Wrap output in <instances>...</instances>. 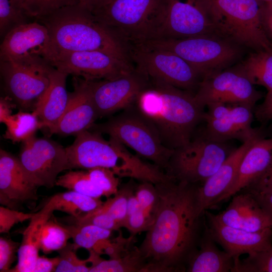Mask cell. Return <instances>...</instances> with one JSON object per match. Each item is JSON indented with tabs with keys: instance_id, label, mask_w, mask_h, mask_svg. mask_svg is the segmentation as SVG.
Listing matches in <instances>:
<instances>
[{
	"instance_id": "cell-53",
	"label": "cell",
	"mask_w": 272,
	"mask_h": 272,
	"mask_svg": "<svg viewBox=\"0 0 272 272\" xmlns=\"http://www.w3.org/2000/svg\"><path fill=\"white\" fill-rule=\"evenodd\" d=\"M261 3H267L272 2V0H257Z\"/></svg>"
},
{
	"instance_id": "cell-50",
	"label": "cell",
	"mask_w": 272,
	"mask_h": 272,
	"mask_svg": "<svg viewBox=\"0 0 272 272\" xmlns=\"http://www.w3.org/2000/svg\"><path fill=\"white\" fill-rule=\"evenodd\" d=\"M251 193L254 194L272 222V192L267 193Z\"/></svg>"
},
{
	"instance_id": "cell-41",
	"label": "cell",
	"mask_w": 272,
	"mask_h": 272,
	"mask_svg": "<svg viewBox=\"0 0 272 272\" xmlns=\"http://www.w3.org/2000/svg\"><path fill=\"white\" fill-rule=\"evenodd\" d=\"M135 194L141 209L152 225L159 202V194L155 184L149 181H141L136 186Z\"/></svg>"
},
{
	"instance_id": "cell-31",
	"label": "cell",
	"mask_w": 272,
	"mask_h": 272,
	"mask_svg": "<svg viewBox=\"0 0 272 272\" xmlns=\"http://www.w3.org/2000/svg\"><path fill=\"white\" fill-rule=\"evenodd\" d=\"M5 124L6 130L3 137L14 144L27 140L35 136L38 129L43 128L41 121L34 112L20 110L12 114Z\"/></svg>"
},
{
	"instance_id": "cell-23",
	"label": "cell",
	"mask_w": 272,
	"mask_h": 272,
	"mask_svg": "<svg viewBox=\"0 0 272 272\" xmlns=\"http://www.w3.org/2000/svg\"><path fill=\"white\" fill-rule=\"evenodd\" d=\"M214 215L224 225L247 231L272 228L270 218L254 194L247 190H241L233 195L226 209Z\"/></svg>"
},
{
	"instance_id": "cell-35",
	"label": "cell",
	"mask_w": 272,
	"mask_h": 272,
	"mask_svg": "<svg viewBox=\"0 0 272 272\" xmlns=\"http://www.w3.org/2000/svg\"><path fill=\"white\" fill-rule=\"evenodd\" d=\"M32 19L39 20L64 7L76 5L78 0H14Z\"/></svg>"
},
{
	"instance_id": "cell-12",
	"label": "cell",
	"mask_w": 272,
	"mask_h": 272,
	"mask_svg": "<svg viewBox=\"0 0 272 272\" xmlns=\"http://www.w3.org/2000/svg\"><path fill=\"white\" fill-rule=\"evenodd\" d=\"M206 35H220L209 0H164L162 26L156 38Z\"/></svg>"
},
{
	"instance_id": "cell-43",
	"label": "cell",
	"mask_w": 272,
	"mask_h": 272,
	"mask_svg": "<svg viewBox=\"0 0 272 272\" xmlns=\"http://www.w3.org/2000/svg\"><path fill=\"white\" fill-rule=\"evenodd\" d=\"M21 243L11 238L0 237V271L9 272L17 258Z\"/></svg>"
},
{
	"instance_id": "cell-11",
	"label": "cell",
	"mask_w": 272,
	"mask_h": 272,
	"mask_svg": "<svg viewBox=\"0 0 272 272\" xmlns=\"http://www.w3.org/2000/svg\"><path fill=\"white\" fill-rule=\"evenodd\" d=\"M134 67L149 79L194 94L202 79L199 72L176 54L167 50L128 45Z\"/></svg>"
},
{
	"instance_id": "cell-15",
	"label": "cell",
	"mask_w": 272,
	"mask_h": 272,
	"mask_svg": "<svg viewBox=\"0 0 272 272\" xmlns=\"http://www.w3.org/2000/svg\"><path fill=\"white\" fill-rule=\"evenodd\" d=\"M194 97L204 107L210 104L223 103L244 104L253 108L262 93L232 66L204 77Z\"/></svg>"
},
{
	"instance_id": "cell-1",
	"label": "cell",
	"mask_w": 272,
	"mask_h": 272,
	"mask_svg": "<svg viewBox=\"0 0 272 272\" xmlns=\"http://www.w3.org/2000/svg\"><path fill=\"white\" fill-rule=\"evenodd\" d=\"M159 202L139 247L146 272L186 271L197 249L204 225L198 212L199 185L173 178L155 184Z\"/></svg>"
},
{
	"instance_id": "cell-7",
	"label": "cell",
	"mask_w": 272,
	"mask_h": 272,
	"mask_svg": "<svg viewBox=\"0 0 272 272\" xmlns=\"http://www.w3.org/2000/svg\"><path fill=\"white\" fill-rule=\"evenodd\" d=\"M89 130L108 134L165 172L174 152L164 146L155 129L134 104L103 123H95Z\"/></svg>"
},
{
	"instance_id": "cell-13",
	"label": "cell",
	"mask_w": 272,
	"mask_h": 272,
	"mask_svg": "<svg viewBox=\"0 0 272 272\" xmlns=\"http://www.w3.org/2000/svg\"><path fill=\"white\" fill-rule=\"evenodd\" d=\"M48 60L58 71L87 81L112 80L134 69L132 63L101 51L58 53L50 56Z\"/></svg>"
},
{
	"instance_id": "cell-21",
	"label": "cell",
	"mask_w": 272,
	"mask_h": 272,
	"mask_svg": "<svg viewBox=\"0 0 272 272\" xmlns=\"http://www.w3.org/2000/svg\"><path fill=\"white\" fill-rule=\"evenodd\" d=\"M204 216L214 239L234 259L240 258L243 254L265 250L272 244V228L247 231L220 223L208 210L205 212Z\"/></svg>"
},
{
	"instance_id": "cell-47",
	"label": "cell",
	"mask_w": 272,
	"mask_h": 272,
	"mask_svg": "<svg viewBox=\"0 0 272 272\" xmlns=\"http://www.w3.org/2000/svg\"><path fill=\"white\" fill-rule=\"evenodd\" d=\"M59 261V255L52 258L39 255L36 261L33 272L55 271Z\"/></svg>"
},
{
	"instance_id": "cell-44",
	"label": "cell",
	"mask_w": 272,
	"mask_h": 272,
	"mask_svg": "<svg viewBox=\"0 0 272 272\" xmlns=\"http://www.w3.org/2000/svg\"><path fill=\"white\" fill-rule=\"evenodd\" d=\"M151 222L144 211L141 209L130 215L127 216L122 224L131 234L135 236L142 231H147Z\"/></svg>"
},
{
	"instance_id": "cell-24",
	"label": "cell",
	"mask_w": 272,
	"mask_h": 272,
	"mask_svg": "<svg viewBox=\"0 0 272 272\" xmlns=\"http://www.w3.org/2000/svg\"><path fill=\"white\" fill-rule=\"evenodd\" d=\"M271 163L272 137L257 139L243 156L232 184L217 200L215 206L252 184L266 171Z\"/></svg>"
},
{
	"instance_id": "cell-34",
	"label": "cell",
	"mask_w": 272,
	"mask_h": 272,
	"mask_svg": "<svg viewBox=\"0 0 272 272\" xmlns=\"http://www.w3.org/2000/svg\"><path fill=\"white\" fill-rule=\"evenodd\" d=\"M56 185L94 198L104 196L102 191L91 181L86 170H71L58 177Z\"/></svg>"
},
{
	"instance_id": "cell-30",
	"label": "cell",
	"mask_w": 272,
	"mask_h": 272,
	"mask_svg": "<svg viewBox=\"0 0 272 272\" xmlns=\"http://www.w3.org/2000/svg\"><path fill=\"white\" fill-rule=\"evenodd\" d=\"M88 251L89 272H146V263L138 247H133L120 257L108 259L93 250Z\"/></svg>"
},
{
	"instance_id": "cell-6",
	"label": "cell",
	"mask_w": 272,
	"mask_h": 272,
	"mask_svg": "<svg viewBox=\"0 0 272 272\" xmlns=\"http://www.w3.org/2000/svg\"><path fill=\"white\" fill-rule=\"evenodd\" d=\"M135 45L173 52L195 67L202 79L231 66L241 57L245 48L217 35L159 38Z\"/></svg>"
},
{
	"instance_id": "cell-18",
	"label": "cell",
	"mask_w": 272,
	"mask_h": 272,
	"mask_svg": "<svg viewBox=\"0 0 272 272\" xmlns=\"http://www.w3.org/2000/svg\"><path fill=\"white\" fill-rule=\"evenodd\" d=\"M49 54V37L47 27L37 20L19 25L3 38L1 61H24Z\"/></svg>"
},
{
	"instance_id": "cell-22",
	"label": "cell",
	"mask_w": 272,
	"mask_h": 272,
	"mask_svg": "<svg viewBox=\"0 0 272 272\" xmlns=\"http://www.w3.org/2000/svg\"><path fill=\"white\" fill-rule=\"evenodd\" d=\"M262 137H264L263 133L243 143L231 153L212 175L199 186L197 203L200 215H204L206 211L213 208L217 200L230 187L245 154L255 141Z\"/></svg>"
},
{
	"instance_id": "cell-16",
	"label": "cell",
	"mask_w": 272,
	"mask_h": 272,
	"mask_svg": "<svg viewBox=\"0 0 272 272\" xmlns=\"http://www.w3.org/2000/svg\"><path fill=\"white\" fill-rule=\"evenodd\" d=\"M203 120L206 125L201 134L219 142L236 139L244 143L263 133L251 126L253 108L244 104L213 103L208 105Z\"/></svg>"
},
{
	"instance_id": "cell-52",
	"label": "cell",
	"mask_w": 272,
	"mask_h": 272,
	"mask_svg": "<svg viewBox=\"0 0 272 272\" xmlns=\"http://www.w3.org/2000/svg\"><path fill=\"white\" fill-rule=\"evenodd\" d=\"M105 0H78V5L89 11L102 4Z\"/></svg>"
},
{
	"instance_id": "cell-2",
	"label": "cell",
	"mask_w": 272,
	"mask_h": 272,
	"mask_svg": "<svg viewBox=\"0 0 272 272\" xmlns=\"http://www.w3.org/2000/svg\"><path fill=\"white\" fill-rule=\"evenodd\" d=\"M134 105L173 151L191 141L205 112L194 94L151 79Z\"/></svg>"
},
{
	"instance_id": "cell-42",
	"label": "cell",
	"mask_w": 272,
	"mask_h": 272,
	"mask_svg": "<svg viewBox=\"0 0 272 272\" xmlns=\"http://www.w3.org/2000/svg\"><path fill=\"white\" fill-rule=\"evenodd\" d=\"M34 213H25L6 207H0V233L9 234L17 224L30 220Z\"/></svg>"
},
{
	"instance_id": "cell-38",
	"label": "cell",
	"mask_w": 272,
	"mask_h": 272,
	"mask_svg": "<svg viewBox=\"0 0 272 272\" xmlns=\"http://www.w3.org/2000/svg\"><path fill=\"white\" fill-rule=\"evenodd\" d=\"M231 272H272V244L266 249L234 259Z\"/></svg>"
},
{
	"instance_id": "cell-45",
	"label": "cell",
	"mask_w": 272,
	"mask_h": 272,
	"mask_svg": "<svg viewBox=\"0 0 272 272\" xmlns=\"http://www.w3.org/2000/svg\"><path fill=\"white\" fill-rule=\"evenodd\" d=\"M243 190L257 193L272 192V163L259 178Z\"/></svg>"
},
{
	"instance_id": "cell-39",
	"label": "cell",
	"mask_w": 272,
	"mask_h": 272,
	"mask_svg": "<svg viewBox=\"0 0 272 272\" xmlns=\"http://www.w3.org/2000/svg\"><path fill=\"white\" fill-rule=\"evenodd\" d=\"M93 183L108 198L116 194L119 188V177L110 168L98 167L86 170Z\"/></svg>"
},
{
	"instance_id": "cell-26",
	"label": "cell",
	"mask_w": 272,
	"mask_h": 272,
	"mask_svg": "<svg viewBox=\"0 0 272 272\" xmlns=\"http://www.w3.org/2000/svg\"><path fill=\"white\" fill-rule=\"evenodd\" d=\"M207 225H204L197 249L189 260L187 272H231L234 259L228 252L217 246Z\"/></svg>"
},
{
	"instance_id": "cell-3",
	"label": "cell",
	"mask_w": 272,
	"mask_h": 272,
	"mask_svg": "<svg viewBox=\"0 0 272 272\" xmlns=\"http://www.w3.org/2000/svg\"><path fill=\"white\" fill-rule=\"evenodd\" d=\"M36 20L43 23L48 31L47 59L58 53L101 51L132 63L127 46L98 22L89 11L78 4L64 7Z\"/></svg>"
},
{
	"instance_id": "cell-36",
	"label": "cell",
	"mask_w": 272,
	"mask_h": 272,
	"mask_svg": "<svg viewBox=\"0 0 272 272\" xmlns=\"http://www.w3.org/2000/svg\"><path fill=\"white\" fill-rule=\"evenodd\" d=\"M132 181L121 186L117 192L107 198L98 209L110 215L122 227V224L127 216V203L128 196L135 188Z\"/></svg>"
},
{
	"instance_id": "cell-4",
	"label": "cell",
	"mask_w": 272,
	"mask_h": 272,
	"mask_svg": "<svg viewBox=\"0 0 272 272\" xmlns=\"http://www.w3.org/2000/svg\"><path fill=\"white\" fill-rule=\"evenodd\" d=\"M76 136L73 143L65 148L69 170L102 167L111 169L119 178L150 182L158 178L156 166L131 153L120 143L110 138L107 141L101 133L91 130Z\"/></svg>"
},
{
	"instance_id": "cell-25",
	"label": "cell",
	"mask_w": 272,
	"mask_h": 272,
	"mask_svg": "<svg viewBox=\"0 0 272 272\" xmlns=\"http://www.w3.org/2000/svg\"><path fill=\"white\" fill-rule=\"evenodd\" d=\"M68 75L52 68L50 84L46 92L33 112L48 130L54 127L63 114L67 105L69 93L66 88Z\"/></svg>"
},
{
	"instance_id": "cell-40",
	"label": "cell",
	"mask_w": 272,
	"mask_h": 272,
	"mask_svg": "<svg viewBox=\"0 0 272 272\" xmlns=\"http://www.w3.org/2000/svg\"><path fill=\"white\" fill-rule=\"evenodd\" d=\"M78 249L74 243L68 242L65 247L57 251L60 261L55 272L89 271L88 259H80L76 254Z\"/></svg>"
},
{
	"instance_id": "cell-51",
	"label": "cell",
	"mask_w": 272,
	"mask_h": 272,
	"mask_svg": "<svg viewBox=\"0 0 272 272\" xmlns=\"http://www.w3.org/2000/svg\"><path fill=\"white\" fill-rule=\"evenodd\" d=\"M135 188L131 191L128 197L127 216L130 215L141 209L140 203L135 194Z\"/></svg>"
},
{
	"instance_id": "cell-9",
	"label": "cell",
	"mask_w": 272,
	"mask_h": 272,
	"mask_svg": "<svg viewBox=\"0 0 272 272\" xmlns=\"http://www.w3.org/2000/svg\"><path fill=\"white\" fill-rule=\"evenodd\" d=\"M234 150L226 142L214 141L201 134L174 150L165 173L176 180L200 185Z\"/></svg>"
},
{
	"instance_id": "cell-37",
	"label": "cell",
	"mask_w": 272,
	"mask_h": 272,
	"mask_svg": "<svg viewBox=\"0 0 272 272\" xmlns=\"http://www.w3.org/2000/svg\"><path fill=\"white\" fill-rule=\"evenodd\" d=\"M14 0H0V35L3 38L13 28L31 22Z\"/></svg>"
},
{
	"instance_id": "cell-19",
	"label": "cell",
	"mask_w": 272,
	"mask_h": 272,
	"mask_svg": "<svg viewBox=\"0 0 272 272\" xmlns=\"http://www.w3.org/2000/svg\"><path fill=\"white\" fill-rule=\"evenodd\" d=\"M40 187L29 176L18 157L0 150V203L19 210L38 199Z\"/></svg>"
},
{
	"instance_id": "cell-20",
	"label": "cell",
	"mask_w": 272,
	"mask_h": 272,
	"mask_svg": "<svg viewBox=\"0 0 272 272\" xmlns=\"http://www.w3.org/2000/svg\"><path fill=\"white\" fill-rule=\"evenodd\" d=\"M74 91L69 93V99L62 116L52 128L51 134L67 136L89 130L98 116L93 101L89 82L73 76Z\"/></svg>"
},
{
	"instance_id": "cell-49",
	"label": "cell",
	"mask_w": 272,
	"mask_h": 272,
	"mask_svg": "<svg viewBox=\"0 0 272 272\" xmlns=\"http://www.w3.org/2000/svg\"><path fill=\"white\" fill-rule=\"evenodd\" d=\"M17 107L12 99L7 95L0 98V122L5 123L12 115V110Z\"/></svg>"
},
{
	"instance_id": "cell-14",
	"label": "cell",
	"mask_w": 272,
	"mask_h": 272,
	"mask_svg": "<svg viewBox=\"0 0 272 272\" xmlns=\"http://www.w3.org/2000/svg\"><path fill=\"white\" fill-rule=\"evenodd\" d=\"M18 158L39 187H53L58 174L69 169L65 148L48 138L35 135L22 142Z\"/></svg>"
},
{
	"instance_id": "cell-32",
	"label": "cell",
	"mask_w": 272,
	"mask_h": 272,
	"mask_svg": "<svg viewBox=\"0 0 272 272\" xmlns=\"http://www.w3.org/2000/svg\"><path fill=\"white\" fill-rule=\"evenodd\" d=\"M78 248L94 250L98 245L110 237L112 231L89 224H64Z\"/></svg>"
},
{
	"instance_id": "cell-28",
	"label": "cell",
	"mask_w": 272,
	"mask_h": 272,
	"mask_svg": "<svg viewBox=\"0 0 272 272\" xmlns=\"http://www.w3.org/2000/svg\"><path fill=\"white\" fill-rule=\"evenodd\" d=\"M103 202L100 198L68 190L50 196L42 209L52 213L55 211H61L76 218L95 210Z\"/></svg>"
},
{
	"instance_id": "cell-17",
	"label": "cell",
	"mask_w": 272,
	"mask_h": 272,
	"mask_svg": "<svg viewBox=\"0 0 272 272\" xmlns=\"http://www.w3.org/2000/svg\"><path fill=\"white\" fill-rule=\"evenodd\" d=\"M88 81L98 118H101L133 105L148 86L149 79L134 67L112 80Z\"/></svg>"
},
{
	"instance_id": "cell-10",
	"label": "cell",
	"mask_w": 272,
	"mask_h": 272,
	"mask_svg": "<svg viewBox=\"0 0 272 272\" xmlns=\"http://www.w3.org/2000/svg\"><path fill=\"white\" fill-rule=\"evenodd\" d=\"M53 67L43 57L0 61L1 74L7 95L19 110H35L49 87Z\"/></svg>"
},
{
	"instance_id": "cell-46",
	"label": "cell",
	"mask_w": 272,
	"mask_h": 272,
	"mask_svg": "<svg viewBox=\"0 0 272 272\" xmlns=\"http://www.w3.org/2000/svg\"><path fill=\"white\" fill-rule=\"evenodd\" d=\"M253 114L262 124L272 120V90L268 91L262 103L255 108Z\"/></svg>"
},
{
	"instance_id": "cell-33",
	"label": "cell",
	"mask_w": 272,
	"mask_h": 272,
	"mask_svg": "<svg viewBox=\"0 0 272 272\" xmlns=\"http://www.w3.org/2000/svg\"><path fill=\"white\" fill-rule=\"evenodd\" d=\"M71 238V234L64 225L52 219L51 216L42 229L40 250L44 254L58 251L66 245Z\"/></svg>"
},
{
	"instance_id": "cell-8",
	"label": "cell",
	"mask_w": 272,
	"mask_h": 272,
	"mask_svg": "<svg viewBox=\"0 0 272 272\" xmlns=\"http://www.w3.org/2000/svg\"><path fill=\"white\" fill-rule=\"evenodd\" d=\"M220 35L254 51L272 49L257 0H209Z\"/></svg>"
},
{
	"instance_id": "cell-29",
	"label": "cell",
	"mask_w": 272,
	"mask_h": 272,
	"mask_svg": "<svg viewBox=\"0 0 272 272\" xmlns=\"http://www.w3.org/2000/svg\"><path fill=\"white\" fill-rule=\"evenodd\" d=\"M243 73L253 85L272 90V49L254 51L233 66Z\"/></svg>"
},
{
	"instance_id": "cell-48",
	"label": "cell",
	"mask_w": 272,
	"mask_h": 272,
	"mask_svg": "<svg viewBox=\"0 0 272 272\" xmlns=\"http://www.w3.org/2000/svg\"><path fill=\"white\" fill-rule=\"evenodd\" d=\"M261 20L264 32L272 43V2L262 3Z\"/></svg>"
},
{
	"instance_id": "cell-27",
	"label": "cell",
	"mask_w": 272,
	"mask_h": 272,
	"mask_svg": "<svg viewBox=\"0 0 272 272\" xmlns=\"http://www.w3.org/2000/svg\"><path fill=\"white\" fill-rule=\"evenodd\" d=\"M52 213L42 209L30 220L22 235L16 266L9 272H33L39 251L40 237L43 225L52 216Z\"/></svg>"
},
{
	"instance_id": "cell-5",
	"label": "cell",
	"mask_w": 272,
	"mask_h": 272,
	"mask_svg": "<svg viewBox=\"0 0 272 272\" xmlns=\"http://www.w3.org/2000/svg\"><path fill=\"white\" fill-rule=\"evenodd\" d=\"M164 0H105L90 11L127 46L158 36Z\"/></svg>"
}]
</instances>
